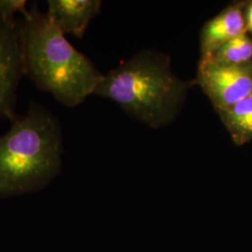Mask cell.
Segmentation results:
<instances>
[{"label": "cell", "mask_w": 252, "mask_h": 252, "mask_svg": "<svg viewBox=\"0 0 252 252\" xmlns=\"http://www.w3.org/2000/svg\"><path fill=\"white\" fill-rule=\"evenodd\" d=\"M63 152L59 120L44 106L30 103L0 135V197L43 188L60 171Z\"/></svg>", "instance_id": "3957f363"}, {"label": "cell", "mask_w": 252, "mask_h": 252, "mask_svg": "<svg viewBox=\"0 0 252 252\" xmlns=\"http://www.w3.org/2000/svg\"><path fill=\"white\" fill-rule=\"evenodd\" d=\"M190 86L173 72L168 55L142 50L104 74L94 94L113 101L128 116L157 129L174 122Z\"/></svg>", "instance_id": "7a4b0ae2"}, {"label": "cell", "mask_w": 252, "mask_h": 252, "mask_svg": "<svg viewBox=\"0 0 252 252\" xmlns=\"http://www.w3.org/2000/svg\"><path fill=\"white\" fill-rule=\"evenodd\" d=\"M26 0H0V18H15V13H22L23 17L27 16Z\"/></svg>", "instance_id": "30bf717a"}, {"label": "cell", "mask_w": 252, "mask_h": 252, "mask_svg": "<svg viewBox=\"0 0 252 252\" xmlns=\"http://www.w3.org/2000/svg\"><path fill=\"white\" fill-rule=\"evenodd\" d=\"M100 9L99 0H49L46 13L50 22L63 35L82 38Z\"/></svg>", "instance_id": "52a82bcc"}, {"label": "cell", "mask_w": 252, "mask_h": 252, "mask_svg": "<svg viewBox=\"0 0 252 252\" xmlns=\"http://www.w3.org/2000/svg\"><path fill=\"white\" fill-rule=\"evenodd\" d=\"M23 19L0 18V119L16 116L19 82L25 76Z\"/></svg>", "instance_id": "5b68a950"}, {"label": "cell", "mask_w": 252, "mask_h": 252, "mask_svg": "<svg viewBox=\"0 0 252 252\" xmlns=\"http://www.w3.org/2000/svg\"><path fill=\"white\" fill-rule=\"evenodd\" d=\"M195 83L216 111L229 108L252 95V63L230 65L200 59Z\"/></svg>", "instance_id": "277c9868"}, {"label": "cell", "mask_w": 252, "mask_h": 252, "mask_svg": "<svg viewBox=\"0 0 252 252\" xmlns=\"http://www.w3.org/2000/svg\"><path fill=\"white\" fill-rule=\"evenodd\" d=\"M245 20H246L247 30L252 33V2L247 3L246 9H245Z\"/></svg>", "instance_id": "8fae6325"}, {"label": "cell", "mask_w": 252, "mask_h": 252, "mask_svg": "<svg viewBox=\"0 0 252 252\" xmlns=\"http://www.w3.org/2000/svg\"><path fill=\"white\" fill-rule=\"evenodd\" d=\"M247 3H234L204 25L200 34V58H207L220 46L248 32L245 9Z\"/></svg>", "instance_id": "8992f818"}, {"label": "cell", "mask_w": 252, "mask_h": 252, "mask_svg": "<svg viewBox=\"0 0 252 252\" xmlns=\"http://www.w3.org/2000/svg\"><path fill=\"white\" fill-rule=\"evenodd\" d=\"M22 35L25 76L39 90L67 108L94 94L104 74L68 42L36 2L23 17Z\"/></svg>", "instance_id": "6da1fadb"}, {"label": "cell", "mask_w": 252, "mask_h": 252, "mask_svg": "<svg viewBox=\"0 0 252 252\" xmlns=\"http://www.w3.org/2000/svg\"><path fill=\"white\" fill-rule=\"evenodd\" d=\"M237 146L252 140V94L229 108L217 111Z\"/></svg>", "instance_id": "ba28073f"}, {"label": "cell", "mask_w": 252, "mask_h": 252, "mask_svg": "<svg viewBox=\"0 0 252 252\" xmlns=\"http://www.w3.org/2000/svg\"><path fill=\"white\" fill-rule=\"evenodd\" d=\"M200 59L230 65L252 63V38L247 33L235 36L220 46L210 56Z\"/></svg>", "instance_id": "9c48e42d"}]
</instances>
